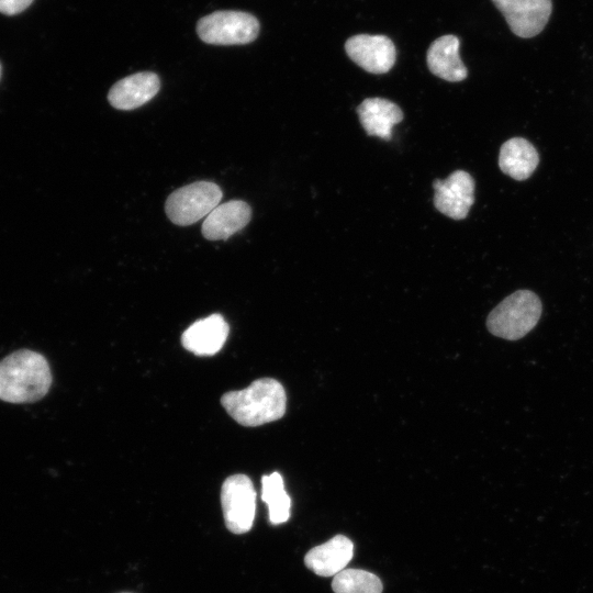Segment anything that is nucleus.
<instances>
[{
    "instance_id": "f257e3e1",
    "label": "nucleus",
    "mask_w": 593,
    "mask_h": 593,
    "mask_svg": "<svg viewBox=\"0 0 593 593\" xmlns=\"http://www.w3.org/2000/svg\"><path fill=\"white\" fill-rule=\"evenodd\" d=\"M52 383L47 360L41 354L21 349L0 361V400L31 403L42 399Z\"/></svg>"
},
{
    "instance_id": "f03ea898",
    "label": "nucleus",
    "mask_w": 593,
    "mask_h": 593,
    "mask_svg": "<svg viewBox=\"0 0 593 593\" xmlns=\"http://www.w3.org/2000/svg\"><path fill=\"white\" fill-rule=\"evenodd\" d=\"M226 412L243 426H259L280 419L287 407L283 385L272 378H261L247 388L222 395Z\"/></svg>"
},
{
    "instance_id": "7ed1b4c3",
    "label": "nucleus",
    "mask_w": 593,
    "mask_h": 593,
    "mask_svg": "<svg viewBox=\"0 0 593 593\" xmlns=\"http://www.w3.org/2000/svg\"><path fill=\"white\" fill-rule=\"evenodd\" d=\"M541 315V302L529 290L506 296L489 314L486 327L497 337L516 340L529 333Z\"/></svg>"
},
{
    "instance_id": "20e7f679",
    "label": "nucleus",
    "mask_w": 593,
    "mask_h": 593,
    "mask_svg": "<svg viewBox=\"0 0 593 593\" xmlns=\"http://www.w3.org/2000/svg\"><path fill=\"white\" fill-rule=\"evenodd\" d=\"M259 22L243 11H215L201 18L197 24L199 37L212 45H243L256 40Z\"/></svg>"
},
{
    "instance_id": "39448f33",
    "label": "nucleus",
    "mask_w": 593,
    "mask_h": 593,
    "mask_svg": "<svg viewBox=\"0 0 593 593\" xmlns=\"http://www.w3.org/2000/svg\"><path fill=\"white\" fill-rule=\"evenodd\" d=\"M223 197L221 188L211 181H195L175 190L166 200L165 211L176 225H191L208 216Z\"/></svg>"
},
{
    "instance_id": "423d86ee",
    "label": "nucleus",
    "mask_w": 593,
    "mask_h": 593,
    "mask_svg": "<svg viewBox=\"0 0 593 593\" xmlns=\"http://www.w3.org/2000/svg\"><path fill=\"white\" fill-rule=\"evenodd\" d=\"M221 503L230 532L244 534L251 528L256 512V491L247 475L233 474L224 481Z\"/></svg>"
},
{
    "instance_id": "0eeeda50",
    "label": "nucleus",
    "mask_w": 593,
    "mask_h": 593,
    "mask_svg": "<svg viewBox=\"0 0 593 593\" xmlns=\"http://www.w3.org/2000/svg\"><path fill=\"white\" fill-rule=\"evenodd\" d=\"M434 205L452 220H463L474 202V180L465 170H456L446 179L433 182Z\"/></svg>"
},
{
    "instance_id": "6e6552de",
    "label": "nucleus",
    "mask_w": 593,
    "mask_h": 593,
    "mask_svg": "<svg viewBox=\"0 0 593 593\" xmlns=\"http://www.w3.org/2000/svg\"><path fill=\"white\" fill-rule=\"evenodd\" d=\"M505 18L511 31L523 38L538 35L552 10L551 0H492Z\"/></svg>"
},
{
    "instance_id": "1a4fd4ad",
    "label": "nucleus",
    "mask_w": 593,
    "mask_h": 593,
    "mask_svg": "<svg viewBox=\"0 0 593 593\" xmlns=\"http://www.w3.org/2000/svg\"><path fill=\"white\" fill-rule=\"evenodd\" d=\"M348 57L371 74H385L395 63L396 51L385 35L358 34L345 43Z\"/></svg>"
},
{
    "instance_id": "9d476101",
    "label": "nucleus",
    "mask_w": 593,
    "mask_h": 593,
    "mask_svg": "<svg viewBox=\"0 0 593 593\" xmlns=\"http://www.w3.org/2000/svg\"><path fill=\"white\" fill-rule=\"evenodd\" d=\"M159 89L160 79L155 72H136L116 81L108 93V100L115 109L134 110L150 101Z\"/></svg>"
},
{
    "instance_id": "9b49d317",
    "label": "nucleus",
    "mask_w": 593,
    "mask_h": 593,
    "mask_svg": "<svg viewBox=\"0 0 593 593\" xmlns=\"http://www.w3.org/2000/svg\"><path fill=\"white\" fill-rule=\"evenodd\" d=\"M230 332L221 314H211L195 321L181 336L182 346L199 356L216 354L224 345Z\"/></svg>"
},
{
    "instance_id": "f8f14e48",
    "label": "nucleus",
    "mask_w": 593,
    "mask_h": 593,
    "mask_svg": "<svg viewBox=\"0 0 593 593\" xmlns=\"http://www.w3.org/2000/svg\"><path fill=\"white\" fill-rule=\"evenodd\" d=\"M251 219V209L243 200L219 204L204 220L202 235L209 240L227 239L243 230Z\"/></svg>"
},
{
    "instance_id": "ddd939ff",
    "label": "nucleus",
    "mask_w": 593,
    "mask_h": 593,
    "mask_svg": "<svg viewBox=\"0 0 593 593\" xmlns=\"http://www.w3.org/2000/svg\"><path fill=\"white\" fill-rule=\"evenodd\" d=\"M354 555L353 541L336 535L326 542L312 548L304 558L305 566L317 575H336L345 569Z\"/></svg>"
},
{
    "instance_id": "4468645a",
    "label": "nucleus",
    "mask_w": 593,
    "mask_h": 593,
    "mask_svg": "<svg viewBox=\"0 0 593 593\" xmlns=\"http://www.w3.org/2000/svg\"><path fill=\"white\" fill-rule=\"evenodd\" d=\"M459 46V38L455 35L449 34L436 38L426 55L430 72L450 82L466 79L468 70L460 59Z\"/></svg>"
},
{
    "instance_id": "2eb2a0df",
    "label": "nucleus",
    "mask_w": 593,
    "mask_h": 593,
    "mask_svg": "<svg viewBox=\"0 0 593 593\" xmlns=\"http://www.w3.org/2000/svg\"><path fill=\"white\" fill-rule=\"evenodd\" d=\"M359 121L370 136L389 141L392 128L403 119L399 105L383 98H367L357 107Z\"/></svg>"
},
{
    "instance_id": "dca6fc26",
    "label": "nucleus",
    "mask_w": 593,
    "mask_h": 593,
    "mask_svg": "<svg viewBox=\"0 0 593 593\" xmlns=\"http://www.w3.org/2000/svg\"><path fill=\"white\" fill-rule=\"evenodd\" d=\"M539 163L537 149L523 137L506 141L500 149L499 167L503 174L515 180L532 176Z\"/></svg>"
},
{
    "instance_id": "f3484780",
    "label": "nucleus",
    "mask_w": 593,
    "mask_h": 593,
    "mask_svg": "<svg viewBox=\"0 0 593 593\" xmlns=\"http://www.w3.org/2000/svg\"><path fill=\"white\" fill-rule=\"evenodd\" d=\"M261 500L268 506L269 521L273 525L286 523L290 517L291 499L284 490L279 472L261 479Z\"/></svg>"
},
{
    "instance_id": "a211bd4d",
    "label": "nucleus",
    "mask_w": 593,
    "mask_h": 593,
    "mask_svg": "<svg viewBox=\"0 0 593 593\" xmlns=\"http://www.w3.org/2000/svg\"><path fill=\"white\" fill-rule=\"evenodd\" d=\"M332 588L335 593H382L381 580L361 569H344L334 575Z\"/></svg>"
},
{
    "instance_id": "6ab92c4d",
    "label": "nucleus",
    "mask_w": 593,
    "mask_h": 593,
    "mask_svg": "<svg viewBox=\"0 0 593 593\" xmlns=\"http://www.w3.org/2000/svg\"><path fill=\"white\" fill-rule=\"evenodd\" d=\"M33 0H0V12L7 15L24 11Z\"/></svg>"
},
{
    "instance_id": "aec40b11",
    "label": "nucleus",
    "mask_w": 593,
    "mask_h": 593,
    "mask_svg": "<svg viewBox=\"0 0 593 593\" xmlns=\"http://www.w3.org/2000/svg\"><path fill=\"white\" fill-rule=\"evenodd\" d=\"M0 76H1V65H0Z\"/></svg>"
},
{
    "instance_id": "412c9836",
    "label": "nucleus",
    "mask_w": 593,
    "mask_h": 593,
    "mask_svg": "<svg viewBox=\"0 0 593 593\" xmlns=\"http://www.w3.org/2000/svg\"><path fill=\"white\" fill-rule=\"evenodd\" d=\"M123 593H128V592H123Z\"/></svg>"
}]
</instances>
